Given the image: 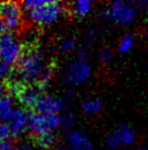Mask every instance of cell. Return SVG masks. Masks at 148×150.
<instances>
[{"instance_id":"4316f807","label":"cell","mask_w":148,"mask_h":150,"mask_svg":"<svg viewBox=\"0 0 148 150\" xmlns=\"http://www.w3.org/2000/svg\"><path fill=\"white\" fill-rule=\"evenodd\" d=\"M56 150H72L71 148H66V147H59Z\"/></svg>"},{"instance_id":"ac0fdd59","label":"cell","mask_w":148,"mask_h":150,"mask_svg":"<svg viewBox=\"0 0 148 150\" xmlns=\"http://www.w3.org/2000/svg\"><path fill=\"white\" fill-rule=\"evenodd\" d=\"M133 45V35L132 34H126L120 42L119 50L121 53H126Z\"/></svg>"},{"instance_id":"2e32d148","label":"cell","mask_w":148,"mask_h":150,"mask_svg":"<svg viewBox=\"0 0 148 150\" xmlns=\"http://www.w3.org/2000/svg\"><path fill=\"white\" fill-rule=\"evenodd\" d=\"M101 108V102L98 99H91V100H87L85 102H83L82 108L83 111L88 114V115H91V114H95L97 113Z\"/></svg>"},{"instance_id":"8fae6325","label":"cell","mask_w":148,"mask_h":150,"mask_svg":"<svg viewBox=\"0 0 148 150\" xmlns=\"http://www.w3.org/2000/svg\"><path fill=\"white\" fill-rule=\"evenodd\" d=\"M69 145L72 150H94L88 138L78 130L71 132L68 136Z\"/></svg>"},{"instance_id":"4fadbf2b","label":"cell","mask_w":148,"mask_h":150,"mask_svg":"<svg viewBox=\"0 0 148 150\" xmlns=\"http://www.w3.org/2000/svg\"><path fill=\"white\" fill-rule=\"evenodd\" d=\"M93 7V2L88 0H81L70 4V11L74 17L83 18L89 13Z\"/></svg>"},{"instance_id":"5bb4252c","label":"cell","mask_w":148,"mask_h":150,"mask_svg":"<svg viewBox=\"0 0 148 150\" xmlns=\"http://www.w3.org/2000/svg\"><path fill=\"white\" fill-rule=\"evenodd\" d=\"M34 140L36 142V145L41 149H49L54 146V144L56 142V137L52 133L50 134H45L38 137H34Z\"/></svg>"},{"instance_id":"3957f363","label":"cell","mask_w":148,"mask_h":150,"mask_svg":"<svg viewBox=\"0 0 148 150\" xmlns=\"http://www.w3.org/2000/svg\"><path fill=\"white\" fill-rule=\"evenodd\" d=\"M62 10H63L62 4L58 1H48L41 7L29 10V14L32 21L41 26H47L57 21Z\"/></svg>"},{"instance_id":"d6986e66","label":"cell","mask_w":148,"mask_h":150,"mask_svg":"<svg viewBox=\"0 0 148 150\" xmlns=\"http://www.w3.org/2000/svg\"><path fill=\"white\" fill-rule=\"evenodd\" d=\"M11 136H12V134H11V129H10L9 124L0 123V142H9Z\"/></svg>"},{"instance_id":"ba28073f","label":"cell","mask_w":148,"mask_h":150,"mask_svg":"<svg viewBox=\"0 0 148 150\" xmlns=\"http://www.w3.org/2000/svg\"><path fill=\"white\" fill-rule=\"evenodd\" d=\"M64 108V102L54 96L43 94L40 99L35 105L36 113L46 114V115H57Z\"/></svg>"},{"instance_id":"484cf974","label":"cell","mask_w":148,"mask_h":150,"mask_svg":"<svg viewBox=\"0 0 148 150\" xmlns=\"http://www.w3.org/2000/svg\"><path fill=\"white\" fill-rule=\"evenodd\" d=\"M7 32V29H6V26H4V24L2 23V21L0 20V35L1 34H3Z\"/></svg>"},{"instance_id":"603a6c76","label":"cell","mask_w":148,"mask_h":150,"mask_svg":"<svg viewBox=\"0 0 148 150\" xmlns=\"http://www.w3.org/2000/svg\"><path fill=\"white\" fill-rule=\"evenodd\" d=\"M110 58H111L110 50H108V48H105V50H101V53H100V60H101L103 63H107V62H109Z\"/></svg>"},{"instance_id":"6da1fadb","label":"cell","mask_w":148,"mask_h":150,"mask_svg":"<svg viewBox=\"0 0 148 150\" xmlns=\"http://www.w3.org/2000/svg\"><path fill=\"white\" fill-rule=\"evenodd\" d=\"M48 64L44 63V53L33 44L22 47L20 58L13 66L17 79H10L23 84H36Z\"/></svg>"},{"instance_id":"cb8c5ba5","label":"cell","mask_w":148,"mask_h":150,"mask_svg":"<svg viewBox=\"0 0 148 150\" xmlns=\"http://www.w3.org/2000/svg\"><path fill=\"white\" fill-rule=\"evenodd\" d=\"M9 92V88H8V84L7 82H1L0 81V99L1 98H3V96H7Z\"/></svg>"},{"instance_id":"9a60e30c","label":"cell","mask_w":148,"mask_h":150,"mask_svg":"<svg viewBox=\"0 0 148 150\" xmlns=\"http://www.w3.org/2000/svg\"><path fill=\"white\" fill-rule=\"evenodd\" d=\"M117 137L119 139L120 142H124V144H130L133 142L134 139V132L128 126H121L117 132H114Z\"/></svg>"},{"instance_id":"52a82bcc","label":"cell","mask_w":148,"mask_h":150,"mask_svg":"<svg viewBox=\"0 0 148 150\" xmlns=\"http://www.w3.org/2000/svg\"><path fill=\"white\" fill-rule=\"evenodd\" d=\"M107 14L117 23H128L132 21L135 16V9L130 4L123 1H117L108 9Z\"/></svg>"},{"instance_id":"e0dca14e","label":"cell","mask_w":148,"mask_h":150,"mask_svg":"<svg viewBox=\"0 0 148 150\" xmlns=\"http://www.w3.org/2000/svg\"><path fill=\"white\" fill-rule=\"evenodd\" d=\"M13 72L12 65L6 63L4 60L0 59V81L1 82H8V79L11 78Z\"/></svg>"},{"instance_id":"5b68a950","label":"cell","mask_w":148,"mask_h":150,"mask_svg":"<svg viewBox=\"0 0 148 150\" xmlns=\"http://www.w3.org/2000/svg\"><path fill=\"white\" fill-rule=\"evenodd\" d=\"M0 20L8 32L15 31L21 26V2L4 1L0 2Z\"/></svg>"},{"instance_id":"d4e9b609","label":"cell","mask_w":148,"mask_h":150,"mask_svg":"<svg viewBox=\"0 0 148 150\" xmlns=\"http://www.w3.org/2000/svg\"><path fill=\"white\" fill-rule=\"evenodd\" d=\"M17 150H37L36 148L32 145H27V144H24V145H22L17 148Z\"/></svg>"},{"instance_id":"30bf717a","label":"cell","mask_w":148,"mask_h":150,"mask_svg":"<svg viewBox=\"0 0 148 150\" xmlns=\"http://www.w3.org/2000/svg\"><path fill=\"white\" fill-rule=\"evenodd\" d=\"M29 118L27 112L24 108H17L14 111L11 120L9 121V126L11 129V134L14 137H19L29 128Z\"/></svg>"},{"instance_id":"9c48e42d","label":"cell","mask_w":148,"mask_h":150,"mask_svg":"<svg viewBox=\"0 0 148 150\" xmlns=\"http://www.w3.org/2000/svg\"><path fill=\"white\" fill-rule=\"evenodd\" d=\"M39 87H37L36 84H24L22 86L19 90L15 96L21 104L27 108H35L36 103L40 99V96L44 94Z\"/></svg>"},{"instance_id":"7402d4cb","label":"cell","mask_w":148,"mask_h":150,"mask_svg":"<svg viewBox=\"0 0 148 150\" xmlns=\"http://www.w3.org/2000/svg\"><path fill=\"white\" fill-rule=\"evenodd\" d=\"M75 40L73 38H66V41H63L61 43V46H60V50L62 52H71L72 50H74L75 47Z\"/></svg>"},{"instance_id":"44dd1931","label":"cell","mask_w":148,"mask_h":150,"mask_svg":"<svg viewBox=\"0 0 148 150\" xmlns=\"http://www.w3.org/2000/svg\"><path fill=\"white\" fill-rule=\"evenodd\" d=\"M74 122H75V117L73 114H64L61 116V126L64 128H71L73 126Z\"/></svg>"},{"instance_id":"277c9868","label":"cell","mask_w":148,"mask_h":150,"mask_svg":"<svg viewBox=\"0 0 148 150\" xmlns=\"http://www.w3.org/2000/svg\"><path fill=\"white\" fill-rule=\"evenodd\" d=\"M22 53V47L20 46L17 38H14L12 32H6L0 35V59L4 60L10 65H15L17 59L20 58Z\"/></svg>"},{"instance_id":"8992f818","label":"cell","mask_w":148,"mask_h":150,"mask_svg":"<svg viewBox=\"0 0 148 150\" xmlns=\"http://www.w3.org/2000/svg\"><path fill=\"white\" fill-rule=\"evenodd\" d=\"M91 74L89 65L86 60L75 59L66 68V82L69 84H81L86 82Z\"/></svg>"},{"instance_id":"7a4b0ae2","label":"cell","mask_w":148,"mask_h":150,"mask_svg":"<svg viewBox=\"0 0 148 150\" xmlns=\"http://www.w3.org/2000/svg\"><path fill=\"white\" fill-rule=\"evenodd\" d=\"M59 125H61V116L46 115L40 113H31L29 118V129L34 137L52 133Z\"/></svg>"},{"instance_id":"7c38bea8","label":"cell","mask_w":148,"mask_h":150,"mask_svg":"<svg viewBox=\"0 0 148 150\" xmlns=\"http://www.w3.org/2000/svg\"><path fill=\"white\" fill-rule=\"evenodd\" d=\"M13 101L11 96H3L0 99V123H6L11 120L13 113Z\"/></svg>"},{"instance_id":"ffe728a7","label":"cell","mask_w":148,"mask_h":150,"mask_svg":"<svg viewBox=\"0 0 148 150\" xmlns=\"http://www.w3.org/2000/svg\"><path fill=\"white\" fill-rule=\"evenodd\" d=\"M48 2L47 0H29V1H24V2H21V6H23L24 8H26L27 10H33L36 9L38 7H41Z\"/></svg>"}]
</instances>
